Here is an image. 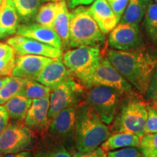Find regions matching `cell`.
<instances>
[{
	"label": "cell",
	"mask_w": 157,
	"mask_h": 157,
	"mask_svg": "<svg viewBox=\"0 0 157 157\" xmlns=\"http://www.w3.org/2000/svg\"><path fill=\"white\" fill-rule=\"evenodd\" d=\"M107 58L119 74L142 94H146L157 66V56L139 48L109 50Z\"/></svg>",
	"instance_id": "6da1fadb"
},
{
	"label": "cell",
	"mask_w": 157,
	"mask_h": 157,
	"mask_svg": "<svg viewBox=\"0 0 157 157\" xmlns=\"http://www.w3.org/2000/svg\"><path fill=\"white\" fill-rule=\"evenodd\" d=\"M110 136V129L86 102L78 105L74 138L78 152L93 151Z\"/></svg>",
	"instance_id": "7a4b0ae2"
},
{
	"label": "cell",
	"mask_w": 157,
	"mask_h": 157,
	"mask_svg": "<svg viewBox=\"0 0 157 157\" xmlns=\"http://www.w3.org/2000/svg\"><path fill=\"white\" fill-rule=\"evenodd\" d=\"M102 32L89 11V7L79 6L70 13L69 46L98 47L105 42Z\"/></svg>",
	"instance_id": "3957f363"
},
{
	"label": "cell",
	"mask_w": 157,
	"mask_h": 157,
	"mask_svg": "<svg viewBox=\"0 0 157 157\" xmlns=\"http://www.w3.org/2000/svg\"><path fill=\"white\" fill-rule=\"evenodd\" d=\"M147 117L146 104L137 98H130L116 115L111 130L113 133H131L141 137L146 135Z\"/></svg>",
	"instance_id": "277c9868"
},
{
	"label": "cell",
	"mask_w": 157,
	"mask_h": 157,
	"mask_svg": "<svg viewBox=\"0 0 157 157\" xmlns=\"http://www.w3.org/2000/svg\"><path fill=\"white\" fill-rule=\"evenodd\" d=\"M101 60L100 49L95 46H80L63 55L64 65L81 84L93 73Z\"/></svg>",
	"instance_id": "5b68a950"
},
{
	"label": "cell",
	"mask_w": 157,
	"mask_h": 157,
	"mask_svg": "<svg viewBox=\"0 0 157 157\" xmlns=\"http://www.w3.org/2000/svg\"><path fill=\"white\" fill-rule=\"evenodd\" d=\"M119 90L105 86L87 88L84 93L85 102L89 104L105 124L113 122L121 95Z\"/></svg>",
	"instance_id": "8992f818"
},
{
	"label": "cell",
	"mask_w": 157,
	"mask_h": 157,
	"mask_svg": "<svg viewBox=\"0 0 157 157\" xmlns=\"http://www.w3.org/2000/svg\"><path fill=\"white\" fill-rule=\"evenodd\" d=\"M34 144V132L25 124L13 121L0 135V157L29 151Z\"/></svg>",
	"instance_id": "52a82bcc"
},
{
	"label": "cell",
	"mask_w": 157,
	"mask_h": 157,
	"mask_svg": "<svg viewBox=\"0 0 157 157\" xmlns=\"http://www.w3.org/2000/svg\"><path fill=\"white\" fill-rule=\"evenodd\" d=\"M84 87L74 77L66 80L51 90L48 118L50 121L63 109L77 105L84 95Z\"/></svg>",
	"instance_id": "ba28073f"
},
{
	"label": "cell",
	"mask_w": 157,
	"mask_h": 157,
	"mask_svg": "<svg viewBox=\"0 0 157 157\" xmlns=\"http://www.w3.org/2000/svg\"><path fill=\"white\" fill-rule=\"evenodd\" d=\"M87 88L95 86H105L119 90L121 93H130L132 85L119 74L107 58H102L93 73L82 84Z\"/></svg>",
	"instance_id": "9c48e42d"
},
{
	"label": "cell",
	"mask_w": 157,
	"mask_h": 157,
	"mask_svg": "<svg viewBox=\"0 0 157 157\" xmlns=\"http://www.w3.org/2000/svg\"><path fill=\"white\" fill-rule=\"evenodd\" d=\"M7 43L10 45L17 56L33 55L50 58H62L63 57L62 49L19 35L9 38Z\"/></svg>",
	"instance_id": "30bf717a"
},
{
	"label": "cell",
	"mask_w": 157,
	"mask_h": 157,
	"mask_svg": "<svg viewBox=\"0 0 157 157\" xmlns=\"http://www.w3.org/2000/svg\"><path fill=\"white\" fill-rule=\"evenodd\" d=\"M109 44L113 50H129L142 44L138 25L119 23L110 32Z\"/></svg>",
	"instance_id": "8fae6325"
},
{
	"label": "cell",
	"mask_w": 157,
	"mask_h": 157,
	"mask_svg": "<svg viewBox=\"0 0 157 157\" xmlns=\"http://www.w3.org/2000/svg\"><path fill=\"white\" fill-rule=\"evenodd\" d=\"M78 104L63 109L51 120L48 128L51 137L57 140H65L74 137Z\"/></svg>",
	"instance_id": "7c38bea8"
},
{
	"label": "cell",
	"mask_w": 157,
	"mask_h": 157,
	"mask_svg": "<svg viewBox=\"0 0 157 157\" xmlns=\"http://www.w3.org/2000/svg\"><path fill=\"white\" fill-rule=\"evenodd\" d=\"M53 58L40 56L25 55L15 57V65L12 76L36 80L45 66Z\"/></svg>",
	"instance_id": "4fadbf2b"
},
{
	"label": "cell",
	"mask_w": 157,
	"mask_h": 157,
	"mask_svg": "<svg viewBox=\"0 0 157 157\" xmlns=\"http://www.w3.org/2000/svg\"><path fill=\"white\" fill-rule=\"evenodd\" d=\"M49 109L50 96L33 100L25 118L24 124L33 132H42L48 129L50 124L48 118Z\"/></svg>",
	"instance_id": "5bb4252c"
},
{
	"label": "cell",
	"mask_w": 157,
	"mask_h": 157,
	"mask_svg": "<svg viewBox=\"0 0 157 157\" xmlns=\"http://www.w3.org/2000/svg\"><path fill=\"white\" fill-rule=\"evenodd\" d=\"M17 34L34 39L56 48H63L61 39L56 31L52 29L42 26L39 23H26L18 25Z\"/></svg>",
	"instance_id": "9a60e30c"
},
{
	"label": "cell",
	"mask_w": 157,
	"mask_h": 157,
	"mask_svg": "<svg viewBox=\"0 0 157 157\" xmlns=\"http://www.w3.org/2000/svg\"><path fill=\"white\" fill-rule=\"evenodd\" d=\"M74 75L66 68L61 58H53L42 71L36 81L51 89L58 87Z\"/></svg>",
	"instance_id": "2e32d148"
},
{
	"label": "cell",
	"mask_w": 157,
	"mask_h": 157,
	"mask_svg": "<svg viewBox=\"0 0 157 157\" xmlns=\"http://www.w3.org/2000/svg\"><path fill=\"white\" fill-rule=\"evenodd\" d=\"M89 11L104 34L111 32L119 23L106 0H96L89 7Z\"/></svg>",
	"instance_id": "e0dca14e"
},
{
	"label": "cell",
	"mask_w": 157,
	"mask_h": 157,
	"mask_svg": "<svg viewBox=\"0 0 157 157\" xmlns=\"http://www.w3.org/2000/svg\"><path fill=\"white\" fill-rule=\"evenodd\" d=\"M19 16L11 0H3L0 5V39L17 33Z\"/></svg>",
	"instance_id": "ac0fdd59"
},
{
	"label": "cell",
	"mask_w": 157,
	"mask_h": 157,
	"mask_svg": "<svg viewBox=\"0 0 157 157\" xmlns=\"http://www.w3.org/2000/svg\"><path fill=\"white\" fill-rule=\"evenodd\" d=\"M140 137L135 134L127 132H115L110 135L107 140L101 145L102 149L105 152L118 150L120 148L139 147Z\"/></svg>",
	"instance_id": "d6986e66"
},
{
	"label": "cell",
	"mask_w": 157,
	"mask_h": 157,
	"mask_svg": "<svg viewBox=\"0 0 157 157\" xmlns=\"http://www.w3.org/2000/svg\"><path fill=\"white\" fill-rule=\"evenodd\" d=\"M53 30L56 31L62 41L63 48H67L69 46L70 31V13L68 5L65 0L60 1V7L55 20Z\"/></svg>",
	"instance_id": "ffe728a7"
},
{
	"label": "cell",
	"mask_w": 157,
	"mask_h": 157,
	"mask_svg": "<svg viewBox=\"0 0 157 157\" xmlns=\"http://www.w3.org/2000/svg\"><path fill=\"white\" fill-rule=\"evenodd\" d=\"M31 103L32 101L31 99L21 94H17L10 99L3 106L8 113L10 119L18 122H23Z\"/></svg>",
	"instance_id": "44dd1931"
},
{
	"label": "cell",
	"mask_w": 157,
	"mask_h": 157,
	"mask_svg": "<svg viewBox=\"0 0 157 157\" xmlns=\"http://www.w3.org/2000/svg\"><path fill=\"white\" fill-rule=\"evenodd\" d=\"M152 0H129L128 5L119 23L137 24L145 17Z\"/></svg>",
	"instance_id": "7402d4cb"
},
{
	"label": "cell",
	"mask_w": 157,
	"mask_h": 157,
	"mask_svg": "<svg viewBox=\"0 0 157 157\" xmlns=\"http://www.w3.org/2000/svg\"><path fill=\"white\" fill-rule=\"evenodd\" d=\"M60 7V2H49L39 7L36 15L37 23L46 28L53 29L55 20Z\"/></svg>",
	"instance_id": "603a6c76"
},
{
	"label": "cell",
	"mask_w": 157,
	"mask_h": 157,
	"mask_svg": "<svg viewBox=\"0 0 157 157\" xmlns=\"http://www.w3.org/2000/svg\"><path fill=\"white\" fill-rule=\"evenodd\" d=\"M16 10L19 19L28 22L36 15L42 0H11Z\"/></svg>",
	"instance_id": "cb8c5ba5"
},
{
	"label": "cell",
	"mask_w": 157,
	"mask_h": 157,
	"mask_svg": "<svg viewBox=\"0 0 157 157\" xmlns=\"http://www.w3.org/2000/svg\"><path fill=\"white\" fill-rule=\"evenodd\" d=\"M25 82V78L10 76L7 83L0 88V105H5L10 99L20 94Z\"/></svg>",
	"instance_id": "d4e9b609"
},
{
	"label": "cell",
	"mask_w": 157,
	"mask_h": 157,
	"mask_svg": "<svg viewBox=\"0 0 157 157\" xmlns=\"http://www.w3.org/2000/svg\"><path fill=\"white\" fill-rule=\"evenodd\" d=\"M51 90L52 89L50 87L39 83L36 80L26 79L20 94L33 101L34 99L48 97L50 95Z\"/></svg>",
	"instance_id": "484cf974"
},
{
	"label": "cell",
	"mask_w": 157,
	"mask_h": 157,
	"mask_svg": "<svg viewBox=\"0 0 157 157\" xmlns=\"http://www.w3.org/2000/svg\"><path fill=\"white\" fill-rule=\"evenodd\" d=\"M140 149L143 157H157V133H148L140 137Z\"/></svg>",
	"instance_id": "4316f807"
},
{
	"label": "cell",
	"mask_w": 157,
	"mask_h": 157,
	"mask_svg": "<svg viewBox=\"0 0 157 157\" xmlns=\"http://www.w3.org/2000/svg\"><path fill=\"white\" fill-rule=\"evenodd\" d=\"M145 27L151 39L157 41V4L151 2L145 15Z\"/></svg>",
	"instance_id": "83f0119b"
},
{
	"label": "cell",
	"mask_w": 157,
	"mask_h": 157,
	"mask_svg": "<svg viewBox=\"0 0 157 157\" xmlns=\"http://www.w3.org/2000/svg\"><path fill=\"white\" fill-rule=\"evenodd\" d=\"M36 157H71V156L63 146L58 145L38 152Z\"/></svg>",
	"instance_id": "f1b7e54d"
},
{
	"label": "cell",
	"mask_w": 157,
	"mask_h": 157,
	"mask_svg": "<svg viewBox=\"0 0 157 157\" xmlns=\"http://www.w3.org/2000/svg\"><path fill=\"white\" fill-rule=\"evenodd\" d=\"M148 117L146 124L145 132L148 133H157V109L147 105Z\"/></svg>",
	"instance_id": "f546056e"
},
{
	"label": "cell",
	"mask_w": 157,
	"mask_h": 157,
	"mask_svg": "<svg viewBox=\"0 0 157 157\" xmlns=\"http://www.w3.org/2000/svg\"><path fill=\"white\" fill-rule=\"evenodd\" d=\"M141 153L136 148H124L111 151L107 153L106 157H140Z\"/></svg>",
	"instance_id": "4dcf8cb0"
},
{
	"label": "cell",
	"mask_w": 157,
	"mask_h": 157,
	"mask_svg": "<svg viewBox=\"0 0 157 157\" xmlns=\"http://www.w3.org/2000/svg\"><path fill=\"white\" fill-rule=\"evenodd\" d=\"M106 1L114 13L119 23L121 16L127 8L129 0H106Z\"/></svg>",
	"instance_id": "1f68e13d"
},
{
	"label": "cell",
	"mask_w": 157,
	"mask_h": 157,
	"mask_svg": "<svg viewBox=\"0 0 157 157\" xmlns=\"http://www.w3.org/2000/svg\"><path fill=\"white\" fill-rule=\"evenodd\" d=\"M15 65V57L10 59L0 60V77L12 76Z\"/></svg>",
	"instance_id": "d6a6232c"
},
{
	"label": "cell",
	"mask_w": 157,
	"mask_h": 157,
	"mask_svg": "<svg viewBox=\"0 0 157 157\" xmlns=\"http://www.w3.org/2000/svg\"><path fill=\"white\" fill-rule=\"evenodd\" d=\"M145 95L148 100L157 103V66L153 74L150 84Z\"/></svg>",
	"instance_id": "836d02e7"
},
{
	"label": "cell",
	"mask_w": 157,
	"mask_h": 157,
	"mask_svg": "<svg viewBox=\"0 0 157 157\" xmlns=\"http://www.w3.org/2000/svg\"><path fill=\"white\" fill-rule=\"evenodd\" d=\"M15 51L7 43L0 42V60L14 58Z\"/></svg>",
	"instance_id": "e575fe53"
},
{
	"label": "cell",
	"mask_w": 157,
	"mask_h": 157,
	"mask_svg": "<svg viewBox=\"0 0 157 157\" xmlns=\"http://www.w3.org/2000/svg\"><path fill=\"white\" fill-rule=\"evenodd\" d=\"M107 152L104 151L101 146L90 152H77L72 155L71 157H106Z\"/></svg>",
	"instance_id": "d590c367"
},
{
	"label": "cell",
	"mask_w": 157,
	"mask_h": 157,
	"mask_svg": "<svg viewBox=\"0 0 157 157\" xmlns=\"http://www.w3.org/2000/svg\"><path fill=\"white\" fill-rule=\"evenodd\" d=\"M10 117L5 108L0 105V135L9 124Z\"/></svg>",
	"instance_id": "8d00e7d4"
},
{
	"label": "cell",
	"mask_w": 157,
	"mask_h": 157,
	"mask_svg": "<svg viewBox=\"0 0 157 157\" xmlns=\"http://www.w3.org/2000/svg\"><path fill=\"white\" fill-rule=\"evenodd\" d=\"M96 0H68V7L74 9L79 6H86L93 4Z\"/></svg>",
	"instance_id": "74e56055"
},
{
	"label": "cell",
	"mask_w": 157,
	"mask_h": 157,
	"mask_svg": "<svg viewBox=\"0 0 157 157\" xmlns=\"http://www.w3.org/2000/svg\"><path fill=\"white\" fill-rule=\"evenodd\" d=\"M2 157H33L32 154L29 151H23L18 153H15V154H10L5 155Z\"/></svg>",
	"instance_id": "f35d334b"
},
{
	"label": "cell",
	"mask_w": 157,
	"mask_h": 157,
	"mask_svg": "<svg viewBox=\"0 0 157 157\" xmlns=\"http://www.w3.org/2000/svg\"><path fill=\"white\" fill-rule=\"evenodd\" d=\"M10 76H5V77H0V88L2 87L4 85H5L7 83V82L10 80Z\"/></svg>",
	"instance_id": "ab89813d"
},
{
	"label": "cell",
	"mask_w": 157,
	"mask_h": 157,
	"mask_svg": "<svg viewBox=\"0 0 157 157\" xmlns=\"http://www.w3.org/2000/svg\"><path fill=\"white\" fill-rule=\"evenodd\" d=\"M44 2H60L63 1V0H42Z\"/></svg>",
	"instance_id": "60d3db41"
},
{
	"label": "cell",
	"mask_w": 157,
	"mask_h": 157,
	"mask_svg": "<svg viewBox=\"0 0 157 157\" xmlns=\"http://www.w3.org/2000/svg\"><path fill=\"white\" fill-rule=\"evenodd\" d=\"M2 1H3V0H0V5H1V4H2Z\"/></svg>",
	"instance_id": "b9f144b4"
},
{
	"label": "cell",
	"mask_w": 157,
	"mask_h": 157,
	"mask_svg": "<svg viewBox=\"0 0 157 157\" xmlns=\"http://www.w3.org/2000/svg\"><path fill=\"white\" fill-rule=\"evenodd\" d=\"M155 1H156V4H157V0H155Z\"/></svg>",
	"instance_id": "7bdbcfd3"
},
{
	"label": "cell",
	"mask_w": 157,
	"mask_h": 157,
	"mask_svg": "<svg viewBox=\"0 0 157 157\" xmlns=\"http://www.w3.org/2000/svg\"><path fill=\"white\" fill-rule=\"evenodd\" d=\"M140 157H143V156H142V155H141V156H140Z\"/></svg>",
	"instance_id": "ee69618b"
},
{
	"label": "cell",
	"mask_w": 157,
	"mask_h": 157,
	"mask_svg": "<svg viewBox=\"0 0 157 157\" xmlns=\"http://www.w3.org/2000/svg\"><path fill=\"white\" fill-rule=\"evenodd\" d=\"M156 109H157V103H156Z\"/></svg>",
	"instance_id": "f6af8a7d"
}]
</instances>
